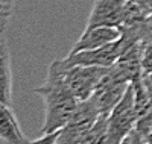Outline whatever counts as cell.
Returning <instances> with one entry per match:
<instances>
[{
    "mask_svg": "<svg viewBox=\"0 0 152 144\" xmlns=\"http://www.w3.org/2000/svg\"><path fill=\"white\" fill-rule=\"evenodd\" d=\"M34 93L41 96L44 102V123L41 129L43 134L56 132L62 129L79 105V100L62 81L55 61L49 65L46 82L41 87L35 88Z\"/></svg>",
    "mask_w": 152,
    "mask_h": 144,
    "instance_id": "cell-1",
    "label": "cell"
},
{
    "mask_svg": "<svg viewBox=\"0 0 152 144\" xmlns=\"http://www.w3.org/2000/svg\"><path fill=\"white\" fill-rule=\"evenodd\" d=\"M62 81L70 88L79 102L90 99L102 81L110 67H93V65H69L64 59H55Z\"/></svg>",
    "mask_w": 152,
    "mask_h": 144,
    "instance_id": "cell-2",
    "label": "cell"
},
{
    "mask_svg": "<svg viewBox=\"0 0 152 144\" xmlns=\"http://www.w3.org/2000/svg\"><path fill=\"white\" fill-rule=\"evenodd\" d=\"M108 120V140L110 144H120L126 140L137 126V112H135V99L134 87L129 84L125 96L116 105V108L107 117Z\"/></svg>",
    "mask_w": 152,
    "mask_h": 144,
    "instance_id": "cell-3",
    "label": "cell"
},
{
    "mask_svg": "<svg viewBox=\"0 0 152 144\" xmlns=\"http://www.w3.org/2000/svg\"><path fill=\"white\" fill-rule=\"evenodd\" d=\"M129 84H131V81L116 67V65H111L107 70L105 76L102 77V81L99 82L97 88L94 89V93L91 96V99L94 100L100 115L108 117L111 114V111L116 108V105L125 96Z\"/></svg>",
    "mask_w": 152,
    "mask_h": 144,
    "instance_id": "cell-4",
    "label": "cell"
},
{
    "mask_svg": "<svg viewBox=\"0 0 152 144\" xmlns=\"http://www.w3.org/2000/svg\"><path fill=\"white\" fill-rule=\"evenodd\" d=\"M99 117L100 112L91 97L79 102L72 119L67 121L64 127L59 129L56 144H79L96 124Z\"/></svg>",
    "mask_w": 152,
    "mask_h": 144,
    "instance_id": "cell-5",
    "label": "cell"
},
{
    "mask_svg": "<svg viewBox=\"0 0 152 144\" xmlns=\"http://www.w3.org/2000/svg\"><path fill=\"white\" fill-rule=\"evenodd\" d=\"M131 46L120 36L117 41L110 43L104 47L84 50L78 53H69L64 61L69 65H93V67H111L117 62L120 55Z\"/></svg>",
    "mask_w": 152,
    "mask_h": 144,
    "instance_id": "cell-6",
    "label": "cell"
},
{
    "mask_svg": "<svg viewBox=\"0 0 152 144\" xmlns=\"http://www.w3.org/2000/svg\"><path fill=\"white\" fill-rule=\"evenodd\" d=\"M128 14V0H94L90 17L85 29H93L99 26L122 28Z\"/></svg>",
    "mask_w": 152,
    "mask_h": 144,
    "instance_id": "cell-7",
    "label": "cell"
},
{
    "mask_svg": "<svg viewBox=\"0 0 152 144\" xmlns=\"http://www.w3.org/2000/svg\"><path fill=\"white\" fill-rule=\"evenodd\" d=\"M122 36V31L119 28H110V26H99L93 29H84L82 35L78 38L69 53H78L84 50H93L104 47L110 43L117 41Z\"/></svg>",
    "mask_w": 152,
    "mask_h": 144,
    "instance_id": "cell-8",
    "label": "cell"
},
{
    "mask_svg": "<svg viewBox=\"0 0 152 144\" xmlns=\"http://www.w3.org/2000/svg\"><path fill=\"white\" fill-rule=\"evenodd\" d=\"M0 140L5 144H31L20 127L17 115L5 103H0Z\"/></svg>",
    "mask_w": 152,
    "mask_h": 144,
    "instance_id": "cell-9",
    "label": "cell"
},
{
    "mask_svg": "<svg viewBox=\"0 0 152 144\" xmlns=\"http://www.w3.org/2000/svg\"><path fill=\"white\" fill-rule=\"evenodd\" d=\"M0 103L12 105V67L11 53L5 35L0 38Z\"/></svg>",
    "mask_w": 152,
    "mask_h": 144,
    "instance_id": "cell-10",
    "label": "cell"
},
{
    "mask_svg": "<svg viewBox=\"0 0 152 144\" xmlns=\"http://www.w3.org/2000/svg\"><path fill=\"white\" fill-rule=\"evenodd\" d=\"M79 144H110L107 117L100 115L99 120L96 121V124L91 127V130L85 135V138Z\"/></svg>",
    "mask_w": 152,
    "mask_h": 144,
    "instance_id": "cell-11",
    "label": "cell"
},
{
    "mask_svg": "<svg viewBox=\"0 0 152 144\" xmlns=\"http://www.w3.org/2000/svg\"><path fill=\"white\" fill-rule=\"evenodd\" d=\"M142 65H143V73L145 74H152V38L148 41H143Z\"/></svg>",
    "mask_w": 152,
    "mask_h": 144,
    "instance_id": "cell-12",
    "label": "cell"
},
{
    "mask_svg": "<svg viewBox=\"0 0 152 144\" xmlns=\"http://www.w3.org/2000/svg\"><path fill=\"white\" fill-rule=\"evenodd\" d=\"M58 135H59V130L50 132V134H43V137L37 138V140H32L31 144H56Z\"/></svg>",
    "mask_w": 152,
    "mask_h": 144,
    "instance_id": "cell-13",
    "label": "cell"
},
{
    "mask_svg": "<svg viewBox=\"0 0 152 144\" xmlns=\"http://www.w3.org/2000/svg\"><path fill=\"white\" fill-rule=\"evenodd\" d=\"M129 138H131V144H149L148 140H146L140 132H138V130H135V129L131 132Z\"/></svg>",
    "mask_w": 152,
    "mask_h": 144,
    "instance_id": "cell-14",
    "label": "cell"
},
{
    "mask_svg": "<svg viewBox=\"0 0 152 144\" xmlns=\"http://www.w3.org/2000/svg\"><path fill=\"white\" fill-rule=\"evenodd\" d=\"M145 3H146V8L149 11H152V0H145Z\"/></svg>",
    "mask_w": 152,
    "mask_h": 144,
    "instance_id": "cell-15",
    "label": "cell"
},
{
    "mask_svg": "<svg viewBox=\"0 0 152 144\" xmlns=\"http://www.w3.org/2000/svg\"><path fill=\"white\" fill-rule=\"evenodd\" d=\"M5 28H6V24H3V26H0V38H2V35L5 33Z\"/></svg>",
    "mask_w": 152,
    "mask_h": 144,
    "instance_id": "cell-16",
    "label": "cell"
},
{
    "mask_svg": "<svg viewBox=\"0 0 152 144\" xmlns=\"http://www.w3.org/2000/svg\"><path fill=\"white\" fill-rule=\"evenodd\" d=\"M120 144H131V138L128 137V138H126V140H123V141H122Z\"/></svg>",
    "mask_w": 152,
    "mask_h": 144,
    "instance_id": "cell-17",
    "label": "cell"
},
{
    "mask_svg": "<svg viewBox=\"0 0 152 144\" xmlns=\"http://www.w3.org/2000/svg\"><path fill=\"white\" fill-rule=\"evenodd\" d=\"M148 21H149V24H151V28H152V11H151V14L148 15Z\"/></svg>",
    "mask_w": 152,
    "mask_h": 144,
    "instance_id": "cell-18",
    "label": "cell"
},
{
    "mask_svg": "<svg viewBox=\"0 0 152 144\" xmlns=\"http://www.w3.org/2000/svg\"><path fill=\"white\" fill-rule=\"evenodd\" d=\"M145 76H146V79L149 81V84L152 85V74H145Z\"/></svg>",
    "mask_w": 152,
    "mask_h": 144,
    "instance_id": "cell-19",
    "label": "cell"
},
{
    "mask_svg": "<svg viewBox=\"0 0 152 144\" xmlns=\"http://www.w3.org/2000/svg\"><path fill=\"white\" fill-rule=\"evenodd\" d=\"M145 138L148 140V143H149V144H152V135H148V137H145Z\"/></svg>",
    "mask_w": 152,
    "mask_h": 144,
    "instance_id": "cell-20",
    "label": "cell"
},
{
    "mask_svg": "<svg viewBox=\"0 0 152 144\" xmlns=\"http://www.w3.org/2000/svg\"><path fill=\"white\" fill-rule=\"evenodd\" d=\"M5 2H9V3H14V5H15V2H17V0H5Z\"/></svg>",
    "mask_w": 152,
    "mask_h": 144,
    "instance_id": "cell-21",
    "label": "cell"
},
{
    "mask_svg": "<svg viewBox=\"0 0 152 144\" xmlns=\"http://www.w3.org/2000/svg\"><path fill=\"white\" fill-rule=\"evenodd\" d=\"M149 135H152V129H151V134H149ZM146 137H148V135H146Z\"/></svg>",
    "mask_w": 152,
    "mask_h": 144,
    "instance_id": "cell-22",
    "label": "cell"
}]
</instances>
